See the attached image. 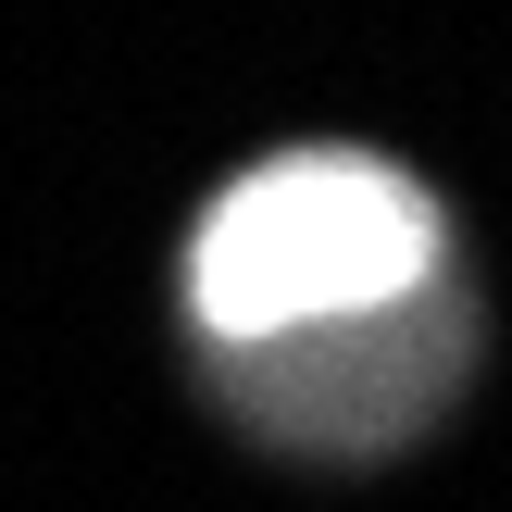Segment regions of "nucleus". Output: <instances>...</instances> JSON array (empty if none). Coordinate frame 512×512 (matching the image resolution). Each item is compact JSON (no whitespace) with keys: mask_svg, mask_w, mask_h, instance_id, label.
<instances>
[{"mask_svg":"<svg viewBox=\"0 0 512 512\" xmlns=\"http://www.w3.org/2000/svg\"><path fill=\"white\" fill-rule=\"evenodd\" d=\"M463 288H425L400 313H363V325H313V338H275V350H213L238 425L288 450H400L450 388H463Z\"/></svg>","mask_w":512,"mask_h":512,"instance_id":"obj_2","label":"nucleus"},{"mask_svg":"<svg viewBox=\"0 0 512 512\" xmlns=\"http://www.w3.org/2000/svg\"><path fill=\"white\" fill-rule=\"evenodd\" d=\"M425 288H450V213L375 150H275L188 225V325L213 350L363 325Z\"/></svg>","mask_w":512,"mask_h":512,"instance_id":"obj_1","label":"nucleus"}]
</instances>
